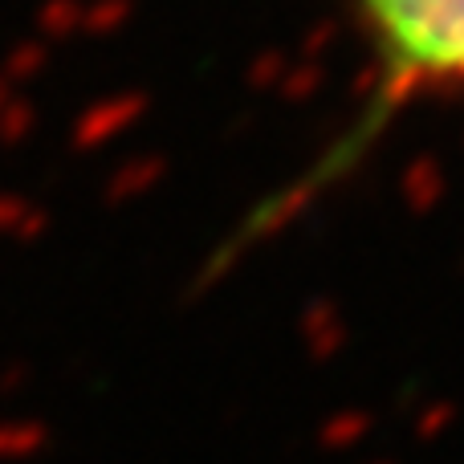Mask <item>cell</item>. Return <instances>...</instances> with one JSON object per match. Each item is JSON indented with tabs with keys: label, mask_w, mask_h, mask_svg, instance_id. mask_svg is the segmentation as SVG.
Returning a JSON list of instances; mask_svg holds the SVG:
<instances>
[{
	"label": "cell",
	"mask_w": 464,
	"mask_h": 464,
	"mask_svg": "<svg viewBox=\"0 0 464 464\" xmlns=\"http://www.w3.org/2000/svg\"><path fill=\"white\" fill-rule=\"evenodd\" d=\"M375 57V86L359 119L314 160L310 171L294 179L285 192L269 196L253 212L225 256H237L256 237L281 228L289 217L314 204L326 188L346 179L362 155L379 143L403 102L420 90L464 86V0H351Z\"/></svg>",
	"instance_id": "obj_1"
}]
</instances>
